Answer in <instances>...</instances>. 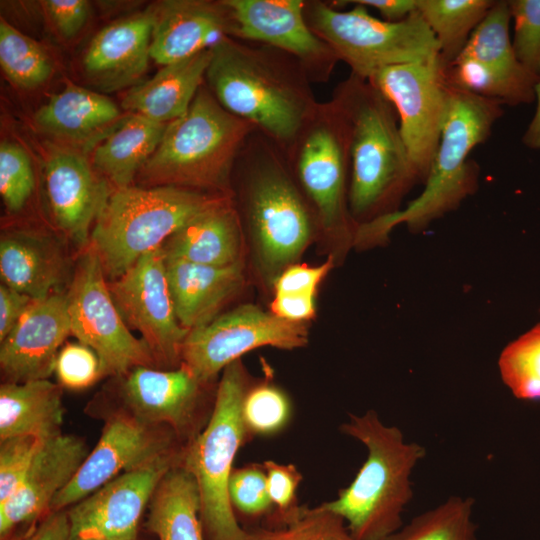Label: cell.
<instances>
[{
    "instance_id": "obj_1",
    "label": "cell",
    "mask_w": 540,
    "mask_h": 540,
    "mask_svg": "<svg viewBox=\"0 0 540 540\" xmlns=\"http://www.w3.org/2000/svg\"><path fill=\"white\" fill-rule=\"evenodd\" d=\"M204 83L224 109L284 152L318 105L312 82L297 59L233 37L212 49Z\"/></svg>"
},
{
    "instance_id": "obj_2",
    "label": "cell",
    "mask_w": 540,
    "mask_h": 540,
    "mask_svg": "<svg viewBox=\"0 0 540 540\" xmlns=\"http://www.w3.org/2000/svg\"><path fill=\"white\" fill-rule=\"evenodd\" d=\"M232 198L263 273L274 282L311 241L317 223L285 152L256 128L234 166Z\"/></svg>"
},
{
    "instance_id": "obj_3",
    "label": "cell",
    "mask_w": 540,
    "mask_h": 540,
    "mask_svg": "<svg viewBox=\"0 0 540 540\" xmlns=\"http://www.w3.org/2000/svg\"><path fill=\"white\" fill-rule=\"evenodd\" d=\"M332 98L350 125L351 216L363 223L398 211L396 204L419 179L393 104L368 80L352 73L336 86Z\"/></svg>"
},
{
    "instance_id": "obj_4",
    "label": "cell",
    "mask_w": 540,
    "mask_h": 540,
    "mask_svg": "<svg viewBox=\"0 0 540 540\" xmlns=\"http://www.w3.org/2000/svg\"><path fill=\"white\" fill-rule=\"evenodd\" d=\"M340 431L361 442L367 457L337 498L318 507L340 516L355 540H385L404 524L413 497L411 474L426 450L405 441L402 431L384 424L374 410L350 414Z\"/></svg>"
},
{
    "instance_id": "obj_5",
    "label": "cell",
    "mask_w": 540,
    "mask_h": 540,
    "mask_svg": "<svg viewBox=\"0 0 540 540\" xmlns=\"http://www.w3.org/2000/svg\"><path fill=\"white\" fill-rule=\"evenodd\" d=\"M504 111L496 100L453 87L450 110L425 188L404 209L359 223L353 244H380L400 224L418 231L456 209L478 186L479 166L468 159L485 142Z\"/></svg>"
},
{
    "instance_id": "obj_6",
    "label": "cell",
    "mask_w": 540,
    "mask_h": 540,
    "mask_svg": "<svg viewBox=\"0 0 540 540\" xmlns=\"http://www.w3.org/2000/svg\"><path fill=\"white\" fill-rule=\"evenodd\" d=\"M254 129L224 109L204 83L186 114L167 124L159 146L136 179L142 187L232 194L237 157Z\"/></svg>"
},
{
    "instance_id": "obj_7",
    "label": "cell",
    "mask_w": 540,
    "mask_h": 540,
    "mask_svg": "<svg viewBox=\"0 0 540 540\" xmlns=\"http://www.w3.org/2000/svg\"><path fill=\"white\" fill-rule=\"evenodd\" d=\"M228 195L175 186L115 189L93 227L89 244L106 279L120 277L190 219Z\"/></svg>"
},
{
    "instance_id": "obj_8",
    "label": "cell",
    "mask_w": 540,
    "mask_h": 540,
    "mask_svg": "<svg viewBox=\"0 0 540 540\" xmlns=\"http://www.w3.org/2000/svg\"><path fill=\"white\" fill-rule=\"evenodd\" d=\"M250 383L241 359L229 364L217 385L209 421L182 451L180 465L199 488L200 518L207 540H245L246 530L230 503L228 482L238 450L250 440L241 413Z\"/></svg>"
},
{
    "instance_id": "obj_9",
    "label": "cell",
    "mask_w": 540,
    "mask_h": 540,
    "mask_svg": "<svg viewBox=\"0 0 540 540\" xmlns=\"http://www.w3.org/2000/svg\"><path fill=\"white\" fill-rule=\"evenodd\" d=\"M309 27L345 62L368 80L380 69L439 57V45L418 10L391 22L372 16L353 0L304 1Z\"/></svg>"
},
{
    "instance_id": "obj_10",
    "label": "cell",
    "mask_w": 540,
    "mask_h": 540,
    "mask_svg": "<svg viewBox=\"0 0 540 540\" xmlns=\"http://www.w3.org/2000/svg\"><path fill=\"white\" fill-rule=\"evenodd\" d=\"M285 154L317 228L353 239L358 223L349 210L350 125L335 99L318 102Z\"/></svg>"
},
{
    "instance_id": "obj_11",
    "label": "cell",
    "mask_w": 540,
    "mask_h": 540,
    "mask_svg": "<svg viewBox=\"0 0 540 540\" xmlns=\"http://www.w3.org/2000/svg\"><path fill=\"white\" fill-rule=\"evenodd\" d=\"M67 301L71 334L98 355L103 376L120 377L136 367L157 365L148 346L124 322L90 246L77 259Z\"/></svg>"
},
{
    "instance_id": "obj_12",
    "label": "cell",
    "mask_w": 540,
    "mask_h": 540,
    "mask_svg": "<svg viewBox=\"0 0 540 540\" xmlns=\"http://www.w3.org/2000/svg\"><path fill=\"white\" fill-rule=\"evenodd\" d=\"M368 81L394 106L419 181L426 180L447 119L453 86L440 57L389 66Z\"/></svg>"
},
{
    "instance_id": "obj_13",
    "label": "cell",
    "mask_w": 540,
    "mask_h": 540,
    "mask_svg": "<svg viewBox=\"0 0 540 540\" xmlns=\"http://www.w3.org/2000/svg\"><path fill=\"white\" fill-rule=\"evenodd\" d=\"M308 341L305 322L288 321L253 304H242L191 330L181 346V363L201 381L211 383L249 351L263 346L293 350Z\"/></svg>"
},
{
    "instance_id": "obj_14",
    "label": "cell",
    "mask_w": 540,
    "mask_h": 540,
    "mask_svg": "<svg viewBox=\"0 0 540 540\" xmlns=\"http://www.w3.org/2000/svg\"><path fill=\"white\" fill-rule=\"evenodd\" d=\"M510 20L508 1H495L458 57L445 67L453 87L502 105L516 106L536 99L540 77L517 60L509 36Z\"/></svg>"
},
{
    "instance_id": "obj_15",
    "label": "cell",
    "mask_w": 540,
    "mask_h": 540,
    "mask_svg": "<svg viewBox=\"0 0 540 540\" xmlns=\"http://www.w3.org/2000/svg\"><path fill=\"white\" fill-rule=\"evenodd\" d=\"M184 444L167 426L145 423L120 409L70 483L53 499L50 512L73 506L120 474L179 453Z\"/></svg>"
},
{
    "instance_id": "obj_16",
    "label": "cell",
    "mask_w": 540,
    "mask_h": 540,
    "mask_svg": "<svg viewBox=\"0 0 540 540\" xmlns=\"http://www.w3.org/2000/svg\"><path fill=\"white\" fill-rule=\"evenodd\" d=\"M108 288L124 322L140 333L157 365L179 367L181 346L190 331L176 317L162 247L108 281Z\"/></svg>"
},
{
    "instance_id": "obj_17",
    "label": "cell",
    "mask_w": 540,
    "mask_h": 540,
    "mask_svg": "<svg viewBox=\"0 0 540 540\" xmlns=\"http://www.w3.org/2000/svg\"><path fill=\"white\" fill-rule=\"evenodd\" d=\"M118 378L123 410L145 423L169 427L184 445L211 417L214 405L206 400L210 383L183 363L169 370L140 366Z\"/></svg>"
},
{
    "instance_id": "obj_18",
    "label": "cell",
    "mask_w": 540,
    "mask_h": 540,
    "mask_svg": "<svg viewBox=\"0 0 540 540\" xmlns=\"http://www.w3.org/2000/svg\"><path fill=\"white\" fill-rule=\"evenodd\" d=\"M182 451L124 472L74 504L67 511L70 540H137L144 509Z\"/></svg>"
},
{
    "instance_id": "obj_19",
    "label": "cell",
    "mask_w": 540,
    "mask_h": 540,
    "mask_svg": "<svg viewBox=\"0 0 540 540\" xmlns=\"http://www.w3.org/2000/svg\"><path fill=\"white\" fill-rule=\"evenodd\" d=\"M225 2L235 21L233 38L271 46L293 56L312 83H325L330 79L339 59L309 27L303 0Z\"/></svg>"
},
{
    "instance_id": "obj_20",
    "label": "cell",
    "mask_w": 540,
    "mask_h": 540,
    "mask_svg": "<svg viewBox=\"0 0 540 540\" xmlns=\"http://www.w3.org/2000/svg\"><path fill=\"white\" fill-rule=\"evenodd\" d=\"M45 187L56 228L76 249L84 251L114 191L111 185L80 152L52 146L45 162Z\"/></svg>"
},
{
    "instance_id": "obj_21",
    "label": "cell",
    "mask_w": 540,
    "mask_h": 540,
    "mask_svg": "<svg viewBox=\"0 0 540 540\" xmlns=\"http://www.w3.org/2000/svg\"><path fill=\"white\" fill-rule=\"evenodd\" d=\"M71 334L67 291L34 300L1 341L0 367L5 382L48 379L60 347Z\"/></svg>"
},
{
    "instance_id": "obj_22",
    "label": "cell",
    "mask_w": 540,
    "mask_h": 540,
    "mask_svg": "<svg viewBox=\"0 0 540 540\" xmlns=\"http://www.w3.org/2000/svg\"><path fill=\"white\" fill-rule=\"evenodd\" d=\"M150 10V57L162 66L212 50L234 37L235 21L225 0H166Z\"/></svg>"
},
{
    "instance_id": "obj_23",
    "label": "cell",
    "mask_w": 540,
    "mask_h": 540,
    "mask_svg": "<svg viewBox=\"0 0 540 540\" xmlns=\"http://www.w3.org/2000/svg\"><path fill=\"white\" fill-rule=\"evenodd\" d=\"M73 272L58 237L31 227L5 229L0 237L2 283L39 300L65 291Z\"/></svg>"
},
{
    "instance_id": "obj_24",
    "label": "cell",
    "mask_w": 540,
    "mask_h": 540,
    "mask_svg": "<svg viewBox=\"0 0 540 540\" xmlns=\"http://www.w3.org/2000/svg\"><path fill=\"white\" fill-rule=\"evenodd\" d=\"M89 454L84 440L60 434L43 442L19 490L0 504L3 538L19 524L50 513L55 496L73 479Z\"/></svg>"
},
{
    "instance_id": "obj_25",
    "label": "cell",
    "mask_w": 540,
    "mask_h": 540,
    "mask_svg": "<svg viewBox=\"0 0 540 540\" xmlns=\"http://www.w3.org/2000/svg\"><path fill=\"white\" fill-rule=\"evenodd\" d=\"M152 29L150 8L105 26L84 54L82 67L86 79L104 92L141 83L151 58Z\"/></svg>"
},
{
    "instance_id": "obj_26",
    "label": "cell",
    "mask_w": 540,
    "mask_h": 540,
    "mask_svg": "<svg viewBox=\"0 0 540 540\" xmlns=\"http://www.w3.org/2000/svg\"><path fill=\"white\" fill-rule=\"evenodd\" d=\"M166 273L176 317L191 331L216 318L244 287V261L225 267L166 259Z\"/></svg>"
},
{
    "instance_id": "obj_27",
    "label": "cell",
    "mask_w": 540,
    "mask_h": 540,
    "mask_svg": "<svg viewBox=\"0 0 540 540\" xmlns=\"http://www.w3.org/2000/svg\"><path fill=\"white\" fill-rule=\"evenodd\" d=\"M166 259L225 267L243 260L244 228L232 194L200 212L163 244Z\"/></svg>"
},
{
    "instance_id": "obj_28",
    "label": "cell",
    "mask_w": 540,
    "mask_h": 540,
    "mask_svg": "<svg viewBox=\"0 0 540 540\" xmlns=\"http://www.w3.org/2000/svg\"><path fill=\"white\" fill-rule=\"evenodd\" d=\"M121 117L107 96L69 83L39 108L34 120L46 134L93 150Z\"/></svg>"
},
{
    "instance_id": "obj_29",
    "label": "cell",
    "mask_w": 540,
    "mask_h": 540,
    "mask_svg": "<svg viewBox=\"0 0 540 540\" xmlns=\"http://www.w3.org/2000/svg\"><path fill=\"white\" fill-rule=\"evenodd\" d=\"M212 58V50L163 66L152 78L129 89L122 100L127 113L169 124L188 111Z\"/></svg>"
},
{
    "instance_id": "obj_30",
    "label": "cell",
    "mask_w": 540,
    "mask_h": 540,
    "mask_svg": "<svg viewBox=\"0 0 540 540\" xmlns=\"http://www.w3.org/2000/svg\"><path fill=\"white\" fill-rule=\"evenodd\" d=\"M64 407L60 384L48 379L0 386V441L34 436L42 441L61 432Z\"/></svg>"
},
{
    "instance_id": "obj_31",
    "label": "cell",
    "mask_w": 540,
    "mask_h": 540,
    "mask_svg": "<svg viewBox=\"0 0 540 540\" xmlns=\"http://www.w3.org/2000/svg\"><path fill=\"white\" fill-rule=\"evenodd\" d=\"M167 124L127 113L94 147L93 168L115 189L131 186L153 155Z\"/></svg>"
},
{
    "instance_id": "obj_32",
    "label": "cell",
    "mask_w": 540,
    "mask_h": 540,
    "mask_svg": "<svg viewBox=\"0 0 540 540\" xmlns=\"http://www.w3.org/2000/svg\"><path fill=\"white\" fill-rule=\"evenodd\" d=\"M196 480L180 464L160 480L149 504L147 530L159 540H204Z\"/></svg>"
},
{
    "instance_id": "obj_33",
    "label": "cell",
    "mask_w": 540,
    "mask_h": 540,
    "mask_svg": "<svg viewBox=\"0 0 540 540\" xmlns=\"http://www.w3.org/2000/svg\"><path fill=\"white\" fill-rule=\"evenodd\" d=\"M493 0H417V10L434 34L446 67L461 53Z\"/></svg>"
},
{
    "instance_id": "obj_34",
    "label": "cell",
    "mask_w": 540,
    "mask_h": 540,
    "mask_svg": "<svg viewBox=\"0 0 540 540\" xmlns=\"http://www.w3.org/2000/svg\"><path fill=\"white\" fill-rule=\"evenodd\" d=\"M471 497L450 496L414 517L385 540H477Z\"/></svg>"
},
{
    "instance_id": "obj_35",
    "label": "cell",
    "mask_w": 540,
    "mask_h": 540,
    "mask_svg": "<svg viewBox=\"0 0 540 540\" xmlns=\"http://www.w3.org/2000/svg\"><path fill=\"white\" fill-rule=\"evenodd\" d=\"M0 64L7 78L23 89L43 85L53 71L51 59L43 47L0 20Z\"/></svg>"
},
{
    "instance_id": "obj_36",
    "label": "cell",
    "mask_w": 540,
    "mask_h": 540,
    "mask_svg": "<svg viewBox=\"0 0 540 540\" xmlns=\"http://www.w3.org/2000/svg\"><path fill=\"white\" fill-rule=\"evenodd\" d=\"M498 369L516 398L540 400V323L502 350Z\"/></svg>"
},
{
    "instance_id": "obj_37",
    "label": "cell",
    "mask_w": 540,
    "mask_h": 540,
    "mask_svg": "<svg viewBox=\"0 0 540 540\" xmlns=\"http://www.w3.org/2000/svg\"><path fill=\"white\" fill-rule=\"evenodd\" d=\"M241 413L250 440L255 436H272L289 424L292 403L284 390L269 381L250 383Z\"/></svg>"
},
{
    "instance_id": "obj_38",
    "label": "cell",
    "mask_w": 540,
    "mask_h": 540,
    "mask_svg": "<svg viewBox=\"0 0 540 540\" xmlns=\"http://www.w3.org/2000/svg\"><path fill=\"white\" fill-rule=\"evenodd\" d=\"M245 530V540H355L340 516L318 506L306 508L300 517L283 526Z\"/></svg>"
},
{
    "instance_id": "obj_39",
    "label": "cell",
    "mask_w": 540,
    "mask_h": 540,
    "mask_svg": "<svg viewBox=\"0 0 540 540\" xmlns=\"http://www.w3.org/2000/svg\"><path fill=\"white\" fill-rule=\"evenodd\" d=\"M228 494L236 517L238 514L249 521L261 518L266 521L274 512L263 464L251 463L233 468Z\"/></svg>"
},
{
    "instance_id": "obj_40",
    "label": "cell",
    "mask_w": 540,
    "mask_h": 540,
    "mask_svg": "<svg viewBox=\"0 0 540 540\" xmlns=\"http://www.w3.org/2000/svg\"><path fill=\"white\" fill-rule=\"evenodd\" d=\"M35 186L31 161L19 145L0 144V194L9 214L20 212L30 199Z\"/></svg>"
},
{
    "instance_id": "obj_41",
    "label": "cell",
    "mask_w": 540,
    "mask_h": 540,
    "mask_svg": "<svg viewBox=\"0 0 540 540\" xmlns=\"http://www.w3.org/2000/svg\"><path fill=\"white\" fill-rule=\"evenodd\" d=\"M269 496L274 505L273 514L266 520L267 527L286 525L300 517L306 506H300L297 489L303 476L294 464H280L272 460L263 462Z\"/></svg>"
},
{
    "instance_id": "obj_42",
    "label": "cell",
    "mask_w": 540,
    "mask_h": 540,
    "mask_svg": "<svg viewBox=\"0 0 540 540\" xmlns=\"http://www.w3.org/2000/svg\"><path fill=\"white\" fill-rule=\"evenodd\" d=\"M514 20L513 50L517 60L540 77V0L508 1Z\"/></svg>"
},
{
    "instance_id": "obj_43",
    "label": "cell",
    "mask_w": 540,
    "mask_h": 540,
    "mask_svg": "<svg viewBox=\"0 0 540 540\" xmlns=\"http://www.w3.org/2000/svg\"><path fill=\"white\" fill-rule=\"evenodd\" d=\"M43 442L34 436H16L1 440L0 504L19 490Z\"/></svg>"
},
{
    "instance_id": "obj_44",
    "label": "cell",
    "mask_w": 540,
    "mask_h": 540,
    "mask_svg": "<svg viewBox=\"0 0 540 540\" xmlns=\"http://www.w3.org/2000/svg\"><path fill=\"white\" fill-rule=\"evenodd\" d=\"M54 373L61 387L71 390L88 388L103 376L98 355L80 342L67 343L61 347Z\"/></svg>"
},
{
    "instance_id": "obj_45",
    "label": "cell",
    "mask_w": 540,
    "mask_h": 540,
    "mask_svg": "<svg viewBox=\"0 0 540 540\" xmlns=\"http://www.w3.org/2000/svg\"><path fill=\"white\" fill-rule=\"evenodd\" d=\"M334 265L333 256L318 266L292 264L285 268L273 282L275 294L281 293H316L320 282Z\"/></svg>"
},
{
    "instance_id": "obj_46",
    "label": "cell",
    "mask_w": 540,
    "mask_h": 540,
    "mask_svg": "<svg viewBox=\"0 0 540 540\" xmlns=\"http://www.w3.org/2000/svg\"><path fill=\"white\" fill-rule=\"evenodd\" d=\"M43 7L59 34L70 39L84 27L89 16L85 0H46Z\"/></svg>"
},
{
    "instance_id": "obj_47",
    "label": "cell",
    "mask_w": 540,
    "mask_h": 540,
    "mask_svg": "<svg viewBox=\"0 0 540 540\" xmlns=\"http://www.w3.org/2000/svg\"><path fill=\"white\" fill-rule=\"evenodd\" d=\"M315 294L311 292L275 294L271 312L288 321H308L316 313Z\"/></svg>"
},
{
    "instance_id": "obj_48",
    "label": "cell",
    "mask_w": 540,
    "mask_h": 540,
    "mask_svg": "<svg viewBox=\"0 0 540 540\" xmlns=\"http://www.w3.org/2000/svg\"><path fill=\"white\" fill-rule=\"evenodd\" d=\"M34 299L3 283L0 285V342L12 331Z\"/></svg>"
},
{
    "instance_id": "obj_49",
    "label": "cell",
    "mask_w": 540,
    "mask_h": 540,
    "mask_svg": "<svg viewBox=\"0 0 540 540\" xmlns=\"http://www.w3.org/2000/svg\"><path fill=\"white\" fill-rule=\"evenodd\" d=\"M11 540H70L67 511L48 513L38 525Z\"/></svg>"
},
{
    "instance_id": "obj_50",
    "label": "cell",
    "mask_w": 540,
    "mask_h": 540,
    "mask_svg": "<svg viewBox=\"0 0 540 540\" xmlns=\"http://www.w3.org/2000/svg\"><path fill=\"white\" fill-rule=\"evenodd\" d=\"M380 12L384 20L398 22L417 10V0H353Z\"/></svg>"
},
{
    "instance_id": "obj_51",
    "label": "cell",
    "mask_w": 540,
    "mask_h": 540,
    "mask_svg": "<svg viewBox=\"0 0 540 540\" xmlns=\"http://www.w3.org/2000/svg\"><path fill=\"white\" fill-rule=\"evenodd\" d=\"M537 107L535 114L523 135V143L531 149H540V81L535 87Z\"/></svg>"
}]
</instances>
